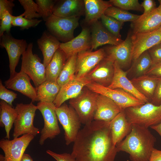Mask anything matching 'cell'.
Here are the masks:
<instances>
[{
	"instance_id": "obj_30",
	"label": "cell",
	"mask_w": 161,
	"mask_h": 161,
	"mask_svg": "<svg viewBox=\"0 0 161 161\" xmlns=\"http://www.w3.org/2000/svg\"><path fill=\"white\" fill-rule=\"evenodd\" d=\"M60 87L57 81L46 80L38 87H35L37 101L53 103Z\"/></svg>"
},
{
	"instance_id": "obj_41",
	"label": "cell",
	"mask_w": 161,
	"mask_h": 161,
	"mask_svg": "<svg viewBox=\"0 0 161 161\" xmlns=\"http://www.w3.org/2000/svg\"><path fill=\"white\" fill-rule=\"evenodd\" d=\"M17 94L9 90L3 85L1 80H0V98L13 106V102L17 97Z\"/></svg>"
},
{
	"instance_id": "obj_17",
	"label": "cell",
	"mask_w": 161,
	"mask_h": 161,
	"mask_svg": "<svg viewBox=\"0 0 161 161\" xmlns=\"http://www.w3.org/2000/svg\"><path fill=\"white\" fill-rule=\"evenodd\" d=\"M30 78L24 72H16L4 82L5 86L8 89L18 91L29 97L32 102L37 101L36 88L31 84Z\"/></svg>"
},
{
	"instance_id": "obj_38",
	"label": "cell",
	"mask_w": 161,
	"mask_h": 161,
	"mask_svg": "<svg viewBox=\"0 0 161 161\" xmlns=\"http://www.w3.org/2000/svg\"><path fill=\"white\" fill-rule=\"evenodd\" d=\"M57 1L52 0H36L40 14L44 21H46L52 15Z\"/></svg>"
},
{
	"instance_id": "obj_25",
	"label": "cell",
	"mask_w": 161,
	"mask_h": 161,
	"mask_svg": "<svg viewBox=\"0 0 161 161\" xmlns=\"http://www.w3.org/2000/svg\"><path fill=\"white\" fill-rule=\"evenodd\" d=\"M110 126L112 141L116 145L129 133L132 124L128 122L124 110H122L110 122Z\"/></svg>"
},
{
	"instance_id": "obj_3",
	"label": "cell",
	"mask_w": 161,
	"mask_h": 161,
	"mask_svg": "<svg viewBox=\"0 0 161 161\" xmlns=\"http://www.w3.org/2000/svg\"><path fill=\"white\" fill-rule=\"evenodd\" d=\"M124 111L128 121L132 124L148 128L161 122V103L156 105L148 102L128 108Z\"/></svg>"
},
{
	"instance_id": "obj_33",
	"label": "cell",
	"mask_w": 161,
	"mask_h": 161,
	"mask_svg": "<svg viewBox=\"0 0 161 161\" xmlns=\"http://www.w3.org/2000/svg\"><path fill=\"white\" fill-rule=\"evenodd\" d=\"M152 64L151 59L147 51L133 62L130 70L134 73L135 77H140L146 75Z\"/></svg>"
},
{
	"instance_id": "obj_29",
	"label": "cell",
	"mask_w": 161,
	"mask_h": 161,
	"mask_svg": "<svg viewBox=\"0 0 161 161\" xmlns=\"http://www.w3.org/2000/svg\"><path fill=\"white\" fill-rule=\"evenodd\" d=\"M66 60L64 52L60 48L57 49L46 67V80L57 81Z\"/></svg>"
},
{
	"instance_id": "obj_47",
	"label": "cell",
	"mask_w": 161,
	"mask_h": 161,
	"mask_svg": "<svg viewBox=\"0 0 161 161\" xmlns=\"http://www.w3.org/2000/svg\"><path fill=\"white\" fill-rule=\"evenodd\" d=\"M141 4L144 10L143 14L150 13L157 8L155 1L153 0H144Z\"/></svg>"
},
{
	"instance_id": "obj_16",
	"label": "cell",
	"mask_w": 161,
	"mask_h": 161,
	"mask_svg": "<svg viewBox=\"0 0 161 161\" xmlns=\"http://www.w3.org/2000/svg\"><path fill=\"white\" fill-rule=\"evenodd\" d=\"M91 47V31L88 27H85L77 36L67 42L61 43L60 48L67 59L72 55L89 50Z\"/></svg>"
},
{
	"instance_id": "obj_34",
	"label": "cell",
	"mask_w": 161,
	"mask_h": 161,
	"mask_svg": "<svg viewBox=\"0 0 161 161\" xmlns=\"http://www.w3.org/2000/svg\"><path fill=\"white\" fill-rule=\"evenodd\" d=\"M104 14L123 23L127 21L133 22L140 16L113 6L109 7L105 11Z\"/></svg>"
},
{
	"instance_id": "obj_26",
	"label": "cell",
	"mask_w": 161,
	"mask_h": 161,
	"mask_svg": "<svg viewBox=\"0 0 161 161\" xmlns=\"http://www.w3.org/2000/svg\"><path fill=\"white\" fill-rule=\"evenodd\" d=\"M37 42L39 48L42 52L43 64L46 67L56 51L60 48L61 43L56 37L46 31L43 33Z\"/></svg>"
},
{
	"instance_id": "obj_5",
	"label": "cell",
	"mask_w": 161,
	"mask_h": 161,
	"mask_svg": "<svg viewBox=\"0 0 161 161\" xmlns=\"http://www.w3.org/2000/svg\"><path fill=\"white\" fill-rule=\"evenodd\" d=\"M98 95L85 86L78 96L69 100L70 106L75 110L81 123L84 125L94 120Z\"/></svg>"
},
{
	"instance_id": "obj_8",
	"label": "cell",
	"mask_w": 161,
	"mask_h": 161,
	"mask_svg": "<svg viewBox=\"0 0 161 161\" xmlns=\"http://www.w3.org/2000/svg\"><path fill=\"white\" fill-rule=\"evenodd\" d=\"M86 86L92 91L111 99L122 111L130 107L140 106L145 103L120 89H111L92 82L89 83Z\"/></svg>"
},
{
	"instance_id": "obj_14",
	"label": "cell",
	"mask_w": 161,
	"mask_h": 161,
	"mask_svg": "<svg viewBox=\"0 0 161 161\" xmlns=\"http://www.w3.org/2000/svg\"><path fill=\"white\" fill-rule=\"evenodd\" d=\"M106 56V52L103 48L94 51L89 50L78 53L75 78L84 77Z\"/></svg>"
},
{
	"instance_id": "obj_9",
	"label": "cell",
	"mask_w": 161,
	"mask_h": 161,
	"mask_svg": "<svg viewBox=\"0 0 161 161\" xmlns=\"http://www.w3.org/2000/svg\"><path fill=\"white\" fill-rule=\"evenodd\" d=\"M79 18H63L52 14L46 21L45 25L51 34L65 43L74 38V31L79 25Z\"/></svg>"
},
{
	"instance_id": "obj_49",
	"label": "cell",
	"mask_w": 161,
	"mask_h": 161,
	"mask_svg": "<svg viewBox=\"0 0 161 161\" xmlns=\"http://www.w3.org/2000/svg\"><path fill=\"white\" fill-rule=\"evenodd\" d=\"M150 128L158 133L161 137V122L156 125L151 126Z\"/></svg>"
},
{
	"instance_id": "obj_20",
	"label": "cell",
	"mask_w": 161,
	"mask_h": 161,
	"mask_svg": "<svg viewBox=\"0 0 161 161\" xmlns=\"http://www.w3.org/2000/svg\"><path fill=\"white\" fill-rule=\"evenodd\" d=\"M114 71L112 81L108 86L111 89L119 88L129 93L145 103L148 100L135 88L131 80L127 77V72L124 71L116 62L114 64Z\"/></svg>"
},
{
	"instance_id": "obj_1",
	"label": "cell",
	"mask_w": 161,
	"mask_h": 161,
	"mask_svg": "<svg viewBox=\"0 0 161 161\" xmlns=\"http://www.w3.org/2000/svg\"><path fill=\"white\" fill-rule=\"evenodd\" d=\"M73 143L71 154L77 161H114L118 152L110 122L94 120L84 125Z\"/></svg>"
},
{
	"instance_id": "obj_12",
	"label": "cell",
	"mask_w": 161,
	"mask_h": 161,
	"mask_svg": "<svg viewBox=\"0 0 161 161\" xmlns=\"http://www.w3.org/2000/svg\"><path fill=\"white\" fill-rule=\"evenodd\" d=\"M0 45L6 50L9 57L10 76L16 72L15 69L20 58L25 51L28 44L23 39L14 38L10 33L5 32L0 37Z\"/></svg>"
},
{
	"instance_id": "obj_53",
	"label": "cell",
	"mask_w": 161,
	"mask_h": 161,
	"mask_svg": "<svg viewBox=\"0 0 161 161\" xmlns=\"http://www.w3.org/2000/svg\"><path fill=\"white\" fill-rule=\"evenodd\" d=\"M160 43V44H161V43Z\"/></svg>"
},
{
	"instance_id": "obj_43",
	"label": "cell",
	"mask_w": 161,
	"mask_h": 161,
	"mask_svg": "<svg viewBox=\"0 0 161 161\" xmlns=\"http://www.w3.org/2000/svg\"><path fill=\"white\" fill-rule=\"evenodd\" d=\"M46 152L57 161H77L71 154L65 153L59 154L49 150H47Z\"/></svg>"
},
{
	"instance_id": "obj_31",
	"label": "cell",
	"mask_w": 161,
	"mask_h": 161,
	"mask_svg": "<svg viewBox=\"0 0 161 161\" xmlns=\"http://www.w3.org/2000/svg\"><path fill=\"white\" fill-rule=\"evenodd\" d=\"M0 126L4 127L5 138L9 140L10 131L17 117V112L15 108L2 100L0 102Z\"/></svg>"
},
{
	"instance_id": "obj_37",
	"label": "cell",
	"mask_w": 161,
	"mask_h": 161,
	"mask_svg": "<svg viewBox=\"0 0 161 161\" xmlns=\"http://www.w3.org/2000/svg\"><path fill=\"white\" fill-rule=\"evenodd\" d=\"M23 13L19 16H13L12 25L13 26H17L21 27V30L28 29L31 27L37 26L42 20L37 19H29L24 17Z\"/></svg>"
},
{
	"instance_id": "obj_48",
	"label": "cell",
	"mask_w": 161,
	"mask_h": 161,
	"mask_svg": "<svg viewBox=\"0 0 161 161\" xmlns=\"http://www.w3.org/2000/svg\"><path fill=\"white\" fill-rule=\"evenodd\" d=\"M149 161H161V150L154 148L152 151Z\"/></svg>"
},
{
	"instance_id": "obj_45",
	"label": "cell",
	"mask_w": 161,
	"mask_h": 161,
	"mask_svg": "<svg viewBox=\"0 0 161 161\" xmlns=\"http://www.w3.org/2000/svg\"><path fill=\"white\" fill-rule=\"evenodd\" d=\"M13 1V0H0V15L5 11L8 12L12 14L13 9L15 6Z\"/></svg>"
},
{
	"instance_id": "obj_40",
	"label": "cell",
	"mask_w": 161,
	"mask_h": 161,
	"mask_svg": "<svg viewBox=\"0 0 161 161\" xmlns=\"http://www.w3.org/2000/svg\"><path fill=\"white\" fill-rule=\"evenodd\" d=\"M13 16V15L7 11L4 12L0 15V37L5 32L10 33V29L13 26L12 25Z\"/></svg>"
},
{
	"instance_id": "obj_11",
	"label": "cell",
	"mask_w": 161,
	"mask_h": 161,
	"mask_svg": "<svg viewBox=\"0 0 161 161\" xmlns=\"http://www.w3.org/2000/svg\"><path fill=\"white\" fill-rule=\"evenodd\" d=\"M35 136L30 134L10 140L2 139L0 141V147L4 155H0V161H20L26 149Z\"/></svg>"
},
{
	"instance_id": "obj_46",
	"label": "cell",
	"mask_w": 161,
	"mask_h": 161,
	"mask_svg": "<svg viewBox=\"0 0 161 161\" xmlns=\"http://www.w3.org/2000/svg\"><path fill=\"white\" fill-rule=\"evenodd\" d=\"M146 75L161 78V62L152 64Z\"/></svg>"
},
{
	"instance_id": "obj_28",
	"label": "cell",
	"mask_w": 161,
	"mask_h": 161,
	"mask_svg": "<svg viewBox=\"0 0 161 161\" xmlns=\"http://www.w3.org/2000/svg\"><path fill=\"white\" fill-rule=\"evenodd\" d=\"M158 78L145 75L134 77L131 81L136 89L149 100H152Z\"/></svg>"
},
{
	"instance_id": "obj_21",
	"label": "cell",
	"mask_w": 161,
	"mask_h": 161,
	"mask_svg": "<svg viewBox=\"0 0 161 161\" xmlns=\"http://www.w3.org/2000/svg\"><path fill=\"white\" fill-rule=\"evenodd\" d=\"M91 51L96 49L99 47L109 44L117 45L123 40L110 32L99 20L91 25Z\"/></svg>"
},
{
	"instance_id": "obj_44",
	"label": "cell",
	"mask_w": 161,
	"mask_h": 161,
	"mask_svg": "<svg viewBox=\"0 0 161 161\" xmlns=\"http://www.w3.org/2000/svg\"><path fill=\"white\" fill-rule=\"evenodd\" d=\"M151 100V103L156 105H159L161 103V78H158Z\"/></svg>"
},
{
	"instance_id": "obj_2",
	"label": "cell",
	"mask_w": 161,
	"mask_h": 161,
	"mask_svg": "<svg viewBox=\"0 0 161 161\" xmlns=\"http://www.w3.org/2000/svg\"><path fill=\"white\" fill-rule=\"evenodd\" d=\"M156 141L148 128L133 124L129 133L116 146L118 152L128 153L131 161H149Z\"/></svg>"
},
{
	"instance_id": "obj_23",
	"label": "cell",
	"mask_w": 161,
	"mask_h": 161,
	"mask_svg": "<svg viewBox=\"0 0 161 161\" xmlns=\"http://www.w3.org/2000/svg\"><path fill=\"white\" fill-rule=\"evenodd\" d=\"M121 111L120 107L111 99L98 94L94 120L110 122Z\"/></svg>"
},
{
	"instance_id": "obj_42",
	"label": "cell",
	"mask_w": 161,
	"mask_h": 161,
	"mask_svg": "<svg viewBox=\"0 0 161 161\" xmlns=\"http://www.w3.org/2000/svg\"><path fill=\"white\" fill-rule=\"evenodd\" d=\"M153 64L161 62V44L160 43L148 50Z\"/></svg>"
},
{
	"instance_id": "obj_52",
	"label": "cell",
	"mask_w": 161,
	"mask_h": 161,
	"mask_svg": "<svg viewBox=\"0 0 161 161\" xmlns=\"http://www.w3.org/2000/svg\"><path fill=\"white\" fill-rule=\"evenodd\" d=\"M157 30L161 32V25Z\"/></svg>"
},
{
	"instance_id": "obj_35",
	"label": "cell",
	"mask_w": 161,
	"mask_h": 161,
	"mask_svg": "<svg viewBox=\"0 0 161 161\" xmlns=\"http://www.w3.org/2000/svg\"><path fill=\"white\" fill-rule=\"evenodd\" d=\"M100 18L103 25L110 32L117 38H121L120 32L123 23L104 14Z\"/></svg>"
},
{
	"instance_id": "obj_19",
	"label": "cell",
	"mask_w": 161,
	"mask_h": 161,
	"mask_svg": "<svg viewBox=\"0 0 161 161\" xmlns=\"http://www.w3.org/2000/svg\"><path fill=\"white\" fill-rule=\"evenodd\" d=\"M114 62L106 57L85 77L91 82L108 87L113 78Z\"/></svg>"
},
{
	"instance_id": "obj_24",
	"label": "cell",
	"mask_w": 161,
	"mask_h": 161,
	"mask_svg": "<svg viewBox=\"0 0 161 161\" xmlns=\"http://www.w3.org/2000/svg\"><path fill=\"white\" fill-rule=\"evenodd\" d=\"M56 2L53 11V14L56 16L63 18L80 17L85 13L84 0H64Z\"/></svg>"
},
{
	"instance_id": "obj_13",
	"label": "cell",
	"mask_w": 161,
	"mask_h": 161,
	"mask_svg": "<svg viewBox=\"0 0 161 161\" xmlns=\"http://www.w3.org/2000/svg\"><path fill=\"white\" fill-rule=\"evenodd\" d=\"M132 32L129 33L126 38L117 45H112L104 49L106 57L117 63L122 69L130 65L132 61Z\"/></svg>"
},
{
	"instance_id": "obj_15",
	"label": "cell",
	"mask_w": 161,
	"mask_h": 161,
	"mask_svg": "<svg viewBox=\"0 0 161 161\" xmlns=\"http://www.w3.org/2000/svg\"><path fill=\"white\" fill-rule=\"evenodd\" d=\"M132 61H135L142 53L161 42V32L157 30L152 32L133 33Z\"/></svg>"
},
{
	"instance_id": "obj_50",
	"label": "cell",
	"mask_w": 161,
	"mask_h": 161,
	"mask_svg": "<svg viewBox=\"0 0 161 161\" xmlns=\"http://www.w3.org/2000/svg\"><path fill=\"white\" fill-rule=\"evenodd\" d=\"M20 161H33V160L30 155L24 153Z\"/></svg>"
},
{
	"instance_id": "obj_7",
	"label": "cell",
	"mask_w": 161,
	"mask_h": 161,
	"mask_svg": "<svg viewBox=\"0 0 161 161\" xmlns=\"http://www.w3.org/2000/svg\"><path fill=\"white\" fill-rule=\"evenodd\" d=\"M33 44L30 43L22 55L20 71L27 75L37 87L46 80V67L38 55L32 52Z\"/></svg>"
},
{
	"instance_id": "obj_10",
	"label": "cell",
	"mask_w": 161,
	"mask_h": 161,
	"mask_svg": "<svg viewBox=\"0 0 161 161\" xmlns=\"http://www.w3.org/2000/svg\"><path fill=\"white\" fill-rule=\"evenodd\" d=\"M38 109L41 112L44 120V126L41 132L39 144L43 145L48 139H52L59 135L61 132L55 107L53 103L39 102Z\"/></svg>"
},
{
	"instance_id": "obj_6",
	"label": "cell",
	"mask_w": 161,
	"mask_h": 161,
	"mask_svg": "<svg viewBox=\"0 0 161 161\" xmlns=\"http://www.w3.org/2000/svg\"><path fill=\"white\" fill-rule=\"evenodd\" d=\"M58 119L64 131L66 145L73 143L80 131L81 123L77 113L65 103L55 108Z\"/></svg>"
},
{
	"instance_id": "obj_18",
	"label": "cell",
	"mask_w": 161,
	"mask_h": 161,
	"mask_svg": "<svg viewBox=\"0 0 161 161\" xmlns=\"http://www.w3.org/2000/svg\"><path fill=\"white\" fill-rule=\"evenodd\" d=\"M91 82L85 77L75 78L61 86L59 92L53 102L56 107L61 106L67 100L78 96L83 88Z\"/></svg>"
},
{
	"instance_id": "obj_36",
	"label": "cell",
	"mask_w": 161,
	"mask_h": 161,
	"mask_svg": "<svg viewBox=\"0 0 161 161\" xmlns=\"http://www.w3.org/2000/svg\"><path fill=\"white\" fill-rule=\"evenodd\" d=\"M18 1L24 10L23 13L24 17L29 19L41 17L38 5L33 0H18Z\"/></svg>"
},
{
	"instance_id": "obj_22",
	"label": "cell",
	"mask_w": 161,
	"mask_h": 161,
	"mask_svg": "<svg viewBox=\"0 0 161 161\" xmlns=\"http://www.w3.org/2000/svg\"><path fill=\"white\" fill-rule=\"evenodd\" d=\"M131 25L133 33L148 32L157 30L161 25V11L157 7L150 13L140 15Z\"/></svg>"
},
{
	"instance_id": "obj_27",
	"label": "cell",
	"mask_w": 161,
	"mask_h": 161,
	"mask_svg": "<svg viewBox=\"0 0 161 161\" xmlns=\"http://www.w3.org/2000/svg\"><path fill=\"white\" fill-rule=\"evenodd\" d=\"M85 21L91 25L100 18L106 10L112 5L109 1L102 0H84Z\"/></svg>"
},
{
	"instance_id": "obj_39",
	"label": "cell",
	"mask_w": 161,
	"mask_h": 161,
	"mask_svg": "<svg viewBox=\"0 0 161 161\" xmlns=\"http://www.w3.org/2000/svg\"><path fill=\"white\" fill-rule=\"evenodd\" d=\"M112 6L122 9L142 12L143 9L137 0H110Z\"/></svg>"
},
{
	"instance_id": "obj_4",
	"label": "cell",
	"mask_w": 161,
	"mask_h": 161,
	"mask_svg": "<svg viewBox=\"0 0 161 161\" xmlns=\"http://www.w3.org/2000/svg\"><path fill=\"white\" fill-rule=\"evenodd\" d=\"M18 115L14 123L13 134L14 138L27 134H31L35 136L39 133V129L33 125V121L37 106L32 102L29 104L17 103L15 107Z\"/></svg>"
},
{
	"instance_id": "obj_51",
	"label": "cell",
	"mask_w": 161,
	"mask_h": 161,
	"mask_svg": "<svg viewBox=\"0 0 161 161\" xmlns=\"http://www.w3.org/2000/svg\"><path fill=\"white\" fill-rule=\"evenodd\" d=\"M158 7L160 10L161 11V4H160L159 5Z\"/></svg>"
},
{
	"instance_id": "obj_32",
	"label": "cell",
	"mask_w": 161,
	"mask_h": 161,
	"mask_svg": "<svg viewBox=\"0 0 161 161\" xmlns=\"http://www.w3.org/2000/svg\"><path fill=\"white\" fill-rule=\"evenodd\" d=\"M77 55H72L67 59L57 80L60 86L75 78Z\"/></svg>"
}]
</instances>
